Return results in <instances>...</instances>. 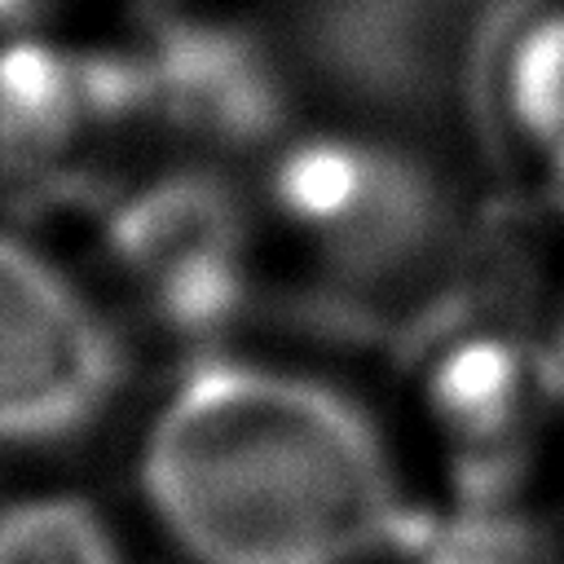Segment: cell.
I'll return each instance as SVG.
<instances>
[{
	"instance_id": "obj_1",
	"label": "cell",
	"mask_w": 564,
	"mask_h": 564,
	"mask_svg": "<svg viewBox=\"0 0 564 564\" xmlns=\"http://www.w3.org/2000/svg\"><path fill=\"white\" fill-rule=\"evenodd\" d=\"M132 480L181 564H375L410 511L397 454L357 397L225 352L154 401Z\"/></svg>"
},
{
	"instance_id": "obj_2",
	"label": "cell",
	"mask_w": 564,
	"mask_h": 564,
	"mask_svg": "<svg viewBox=\"0 0 564 564\" xmlns=\"http://www.w3.org/2000/svg\"><path fill=\"white\" fill-rule=\"evenodd\" d=\"M123 375V339L97 291L44 242L0 225V454L84 441Z\"/></svg>"
},
{
	"instance_id": "obj_3",
	"label": "cell",
	"mask_w": 564,
	"mask_h": 564,
	"mask_svg": "<svg viewBox=\"0 0 564 564\" xmlns=\"http://www.w3.org/2000/svg\"><path fill=\"white\" fill-rule=\"evenodd\" d=\"M110 260L132 300L176 335L220 330L251 286V229L203 176H163L119 203Z\"/></svg>"
},
{
	"instance_id": "obj_4",
	"label": "cell",
	"mask_w": 564,
	"mask_h": 564,
	"mask_svg": "<svg viewBox=\"0 0 564 564\" xmlns=\"http://www.w3.org/2000/svg\"><path fill=\"white\" fill-rule=\"evenodd\" d=\"M427 185L392 150L313 132L291 141L269 167V212L282 234L326 264H392L427 238Z\"/></svg>"
},
{
	"instance_id": "obj_5",
	"label": "cell",
	"mask_w": 564,
	"mask_h": 564,
	"mask_svg": "<svg viewBox=\"0 0 564 564\" xmlns=\"http://www.w3.org/2000/svg\"><path fill=\"white\" fill-rule=\"evenodd\" d=\"M551 401L538 344L467 330L436 348L419 375V410L454 476V498L507 502Z\"/></svg>"
},
{
	"instance_id": "obj_6",
	"label": "cell",
	"mask_w": 564,
	"mask_h": 564,
	"mask_svg": "<svg viewBox=\"0 0 564 564\" xmlns=\"http://www.w3.org/2000/svg\"><path fill=\"white\" fill-rule=\"evenodd\" d=\"M145 88L172 119L203 132H247L269 115V79L242 40L212 26H181L154 44Z\"/></svg>"
},
{
	"instance_id": "obj_7",
	"label": "cell",
	"mask_w": 564,
	"mask_h": 564,
	"mask_svg": "<svg viewBox=\"0 0 564 564\" xmlns=\"http://www.w3.org/2000/svg\"><path fill=\"white\" fill-rule=\"evenodd\" d=\"M0 564H132L123 524L84 489L0 494Z\"/></svg>"
},
{
	"instance_id": "obj_8",
	"label": "cell",
	"mask_w": 564,
	"mask_h": 564,
	"mask_svg": "<svg viewBox=\"0 0 564 564\" xmlns=\"http://www.w3.org/2000/svg\"><path fill=\"white\" fill-rule=\"evenodd\" d=\"M502 115L516 137L564 185V4L542 9L507 48L498 75Z\"/></svg>"
},
{
	"instance_id": "obj_9",
	"label": "cell",
	"mask_w": 564,
	"mask_h": 564,
	"mask_svg": "<svg viewBox=\"0 0 564 564\" xmlns=\"http://www.w3.org/2000/svg\"><path fill=\"white\" fill-rule=\"evenodd\" d=\"M388 555L405 564H538V542L507 502L454 498L441 511L410 502Z\"/></svg>"
},
{
	"instance_id": "obj_10",
	"label": "cell",
	"mask_w": 564,
	"mask_h": 564,
	"mask_svg": "<svg viewBox=\"0 0 564 564\" xmlns=\"http://www.w3.org/2000/svg\"><path fill=\"white\" fill-rule=\"evenodd\" d=\"M533 344H538V357H542V370H546V379H551L555 401H564V295H560V304L551 308L546 330H542Z\"/></svg>"
},
{
	"instance_id": "obj_11",
	"label": "cell",
	"mask_w": 564,
	"mask_h": 564,
	"mask_svg": "<svg viewBox=\"0 0 564 564\" xmlns=\"http://www.w3.org/2000/svg\"><path fill=\"white\" fill-rule=\"evenodd\" d=\"M62 4L70 0H0V31H13V35H35V26L57 13Z\"/></svg>"
}]
</instances>
